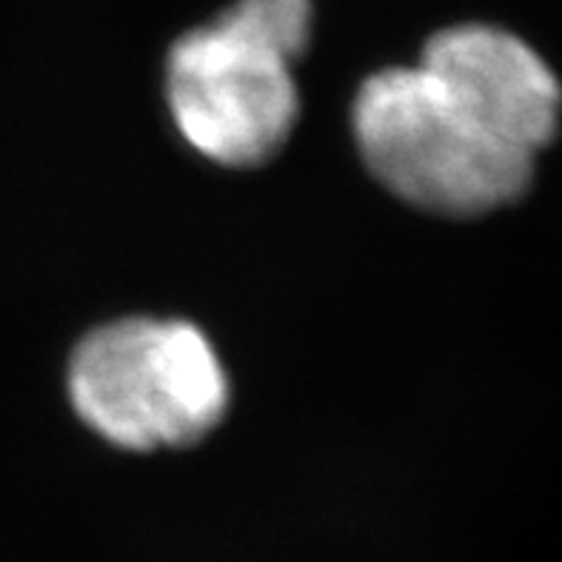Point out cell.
Returning a JSON list of instances; mask_svg holds the SVG:
<instances>
[{"instance_id": "1", "label": "cell", "mask_w": 562, "mask_h": 562, "mask_svg": "<svg viewBox=\"0 0 562 562\" xmlns=\"http://www.w3.org/2000/svg\"><path fill=\"white\" fill-rule=\"evenodd\" d=\"M312 21V0H237L171 46L166 98L192 149L228 169L278 157L297 126Z\"/></svg>"}, {"instance_id": "2", "label": "cell", "mask_w": 562, "mask_h": 562, "mask_svg": "<svg viewBox=\"0 0 562 562\" xmlns=\"http://www.w3.org/2000/svg\"><path fill=\"white\" fill-rule=\"evenodd\" d=\"M351 126L366 169L420 212L483 217L535 180L537 157L492 135L420 64L371 75L357 89Z\"/></svg>"}, {"instance_id": "3", "label": "cell", "mask_w": 562, "mask_h": 562, "mask_svg": "<svg viewBox=\"0 0 562 562\" xmlns=\"http://www.w3.org/2000/svg\"><path fill=\"white\" fill-rule=\"evenodd\" d=\"M69 397L117 449H186L228 412V378L209 337L186 321L126 317L75 346Z\"/></svg>"}, {"instance_id": "4", "label": "cell", "mask_w": 562, "mask_h": 562, "mask_svg": "<svg viewBox=\"0 0 562 562\" xmlns=\"http://www.w3.org/2000/svg\"><path fill=\"white\" fill-rule=\"evenodd\" d=\"M420 66L492 135L537 157L560 132L562 83L522 37L488 23H460L426 43Z\"/></svg>"}]
</instances>
